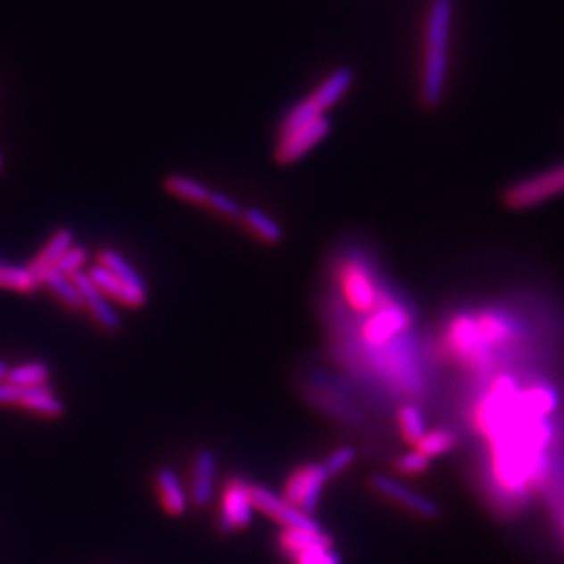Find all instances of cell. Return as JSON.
<instances>
[{
	"mask_svg": "<svg viewBox=\"0 0 564 564\" xmlns=\"http://www.w3.org/2000/svg\"><path fill=\"white\" fill-rule=\"evenodd\" d=\"M413 324L411 311L394 294H389L375 311L368 312V318L360 328V336L369 347L387 345L393 338L404 335Z\"/></svg>",
	"mask_w": 564,
	"mask_h": 564,
	"instance_id": "3957f363",
	"label": "cell"
},
{
	"mask_svg": "<svg viewBox=\"0 0 564 564\" xmlns=\"http://www.w3.org/2000/svg\"><path fill=\"white\" fill-rule=\"evenodd\" d=\"M522 404L527 410L537 417L550 415L557 406V396L548 387H532L522 394Z\"/></svg>",
	"mask_w": 564,
	"mask_h": 564,
	"instance_id": "484cf974",
	"label": "cell"
},
{
	"mask_svg": "<svg viewBox=\"0 0 564 564\" xmlns=\"http://www.w3.org/2000/svg\"><path fill=\"white\" fill-rule=\"evenodd\" d=\"M396 422H398V429L402 433V438L410 442V444H413V446L426 433L424 417H422L420 410L415 406L400 408V411L396 415Z\"/></svg>",
	"mask_w": 564,
	"mask_h": 564,
	"instance_id": "d4e9b609",
	"label": "cell"
},
{
	"mask_svg": "<svg viewBox=\"0 0 564 564\" xmlns=\"http://www.w3.org/2000/svg\"><path fill=\"white\" fill-rule=\"evenodd\" d=\"M319 564H342V557L335 552H328L326 557L319 560Z\"/></svg>",
	"mask_w": 564,
	"mask_h": 564,
	"instance_id": "4dcf8cb0",
	"label": "cell"
},
{
	"mask_svg": "<svg viewBox=\"0 0 564 564\" xmlns=\"http://www.w3.org/2000/svg\"><path fill=\"white\" fill-rule=\"evenodd\" d=\"M88 276L110 300L117 302L120 305L137 309V307H143L146 302V293L134 289L132 286L127 284V281H123L119 276H115L113 272H110L106 267H103L99 263L88 270Z\"/></svg>",
	"mask_w": 564,
	"mask_h": 564,
	"instance_id": "4fadbf2b",
	"label": "cell"
},
{
	"mask_svg": "<svg viewBox=\"0 0 564 564\" xmlns=\"http://www.w3.org/2000/svg\"><path fill=\"white\" fill-rule=\"evenodd\" d=\"M216 473H218V457L212 450L203 448L195 453L194 459V471H192V485H190V501L197 508H207L214 499V486H216Z\"/></svg>",
	"mask_w": 564,
	"mask_h": 564,
	"instance_id": "8fae6325",
	"label": "cell"
},
{
	"mask_svg": "<svg viewBox=\"0 0 564 564\" xmlns=\"http://www.w3.org/2000/svg\"><path fill=\"white\" fill-rule=\"evenodd\" d=\"M279 550L284 552L291 560L298 557L302 552L314 546H331V537L319 532H309L300 528H284L279 534Z\"/></svg>",
	"mask_w": 564,
	"mask_h": 564,
	"instance_id": "e0dca14e",
	"label": "cell"
},
{
	"mask_svg": "<svg viewBox=\"0 0 564 564\" xmlns=\"http://www.w3.org/2000/svg\"><path fill=\"white\" fill-rule=\"evenodd\" d=\"M97 261H99V265L106 267L110 272H113L115 276H119L123 281H127V284L132 286L134 289H137L141 293H146L145 278L139 274V270L123 254H119L117 251H112V249H104V251H101Z\"/></svg>",
	"mask_w": 564,
	"mask_h": 564,
	"instance_id": "d6986e66",
	"label": "cell"
},
{
	"mask_svg": "<svg viewBox=\"0 0 564 564\" xmlns=\"http://www.w3.org/2000/svg\"><path fill=\"white\" fill-rule=\"evenodd\" d=\"M371 485H373V488H375L378 494H382L384 497L391 499L393 502H396V504H400V506L408 508L410 511H413V513H417V515H420V517L435 518V517L440 513L436 502H433V501L422 497L420 494L413 492L411 488L402 486L400 482H396V480H393V478H389V477H386V475H375V477L371 478Z\"/></svg>",
	"mask_w": 564,
	"mask_h": 564,
	"instance_id": "7c38bea8",
	"label": "cell"
},
{
	"mask_svg": "<svg viewBox=\"0 0 564 564\" xmlns=\"http://www.w3.org/2000/svg\"><path fill=\"white\" fill-rule=\"evenodd\" d=\"M356 459V452L351 446H342L336 452H333L328 460L324 462V468L328 471L329 477H336L340 473H344Z\"/></svg>",
	"mask_w": 564,
	"mask_h": 564,
	"instance_id": "83f0119b",
	"label": "cell"
},
{
	"mask_svg": "<svg viewBox=\"0 0 564 564\" xmlns=\"http://www.w3.org/2000/svg\"><path fill=\"white\" fill-rule=\"evenodd\" d=\"M453 446H455L453 433L446 429H435V431L424 433V436L415 444V452H419L420 455L431 460L433 457L448 453Z\"/></svg>",
	"mask_w": 564,
	"mask_h": 564,
	"instance_id": "cb8c5ba5",
	"label": "cell"
},
{
	"mask_svg": "<svg viewBox=\"0 0 564 564\" xmlns=\"http://www.w3.org/2000/svg\"><path fill=\"white\" fill-rule=\"evenodd\" d=\"M251 497L256 510L269 515L272 520H276L278 525H281L284 528L319 532V525L311 515L300 511L298 508L289 504L284 497L272 494L269 488L251 486Z\"/></svg>",
	"mask_w": 564,
	"mask_h": 564,
	"instance_id": "9c48e42d",
	"label": "cell"
},
{
	"mask_svg": "<svg viewBox=\"0 0 564 564\" xmlns=\"http://www.w3.org/2000/svg\"><path fill=\"white\" fill-rule=\"evenodd\" d=\"M8 371H10V366L8 361L0 358V384L6 382V377H8Z\"/></svg>",
	"mask_w": 564,
	"mask_h": 564,
	"instance_id": "1f68e13d",
	"label": "cell"
},
{
	"mask_svg": "<svg viewBox=\"0 0 564 564\" xmlns=\"http://www.w3.org/2000/svg\"><path fill=\"white\" fill-rule=\"evenodd\" d=\"M241 221H244L258 237H261L265 244H270V245H276L281 241V237H284V230H281V227L263 211L260 209H245L244 211V216H241Z\"/></svg>",
	"mask_w": 564,
	"mask_h": 564,
	"instance_id": "7402d4cb",
	"label": "cell"
},
{
	"mask_svg": "<svg viewBox=\"0 0 564 564\" xmlns=\"http://www.w3.org/2000/svg\"><path fill=\"white\" fill-rule=\"evenodd\" d=\"M254 502L251 497V485L244 478L234 477L228 478L227 486L223 488L218 528L223 534H230L236 530H244L251 525Z\"/></svg>",
	"mask_w": 564,
	"mask_h": 564,
	"instance_id": "8992f818",
	"label": "cell"
},
{
	"mask_svg": "<svg viewBox=\"0 0 564 564\" xmlns=\"http://www.w3.org/2000/svg\"><path fill=\"white\" fill-rule=\"evenodd\" d=\"M564 194V165L520 179L504 192V205L511 211L537 207L550 197Z\"/></svg>",
	"mask_w": 564,
	"mask_h": 564,
	"instance_id": "277c9868",
	"label": "cell"
},
{
	"mask_svg": "<svg viewBox=\"0 0 564 564\" xmlns=\"http://www.w3.org/2000/svg\"><path fill=\"white\" fill-rule=\"evenodd\" d=\"M71 278L75 281L85 309L94 316V319L103 329L110 333H117L120 326H123V321H120L117 309L112 305V300L94 284L88 272H77Z\"/></svg>",
	"mask_w": 564,
	"mask_h": 564,
	"instance_id": "30bf717a",
	"label": "cell"
},
{
	"mask_svg": "<svg viewBox=\"0 0 564 564\" xmlns=\"http://www.w3.org/2000/svg\"><path fill=\"white\" fill-rule=\"evenodd\" d=\"M329 119L318 117L307 125L293 129L289 132H281L274 157L279 165H293L300 161L307 152H311L321 139L329 134Z\"/></svg>",
	"mask_w": 564,
	"mask_h": 564,
	"instance_id": "ba28073f",
	"label": "cell"
},
{
	"mask_svg": "<svg viewBox=\"0 0 564 564\" xmlns=\"http://www.w3.org/2000/svg\"><path fill=\"white\" fill-rule=\"evenodd\" d=\"M0 287L19 293H33L38 287V281L33 278L28 267L8 265L0 260Z\"/></svg>",
	"mask_w": 564,
	"mask_h": 564,
	"instance_id": "603a6c76",
	"label": "cell"
},
{
	"mask_svg": "<svg viewBox=\"0 0 564 564\" xmlns=\"http://www.w3.org/2000/svg\"><path fill=\"white\" fill-rule=\"evenodd\" d=\"M38 286L48 287L68 309L71 311H83V300L77 291V286L71 276H66L59 272L57 269H52L38 278Z\"/></svg>",
	"mask_w": 564,
	"mask_h": 564,
	"instance_id": "ac0fdd59",
	"label": "cell"
},
{
	"mask_svg": "<svg viewBox=\"0 0 564 564\" xmlns=\"http://www.w3.org/2000/svg\"><path fill=\"white\" fill-rule=\"evenodd\" d=\"M394 466L400 473H404V475H420L429 468V459L413 450L410 453L400 455Z\"/></svg>",
	"mask_w": 564,
	"mask_h": 564,
	"instance_id": "f546056e",
	"label": "cell"
},
{
	"mask_svg": "<svg viewBox=\"0 0 564 564\" xmlns=\"http://www.w3.org/2000/svg\"><path fill=\"white\" fill-rule=\"evenodd\" d=\"M85 263H87V251L79 245H71L57 261L55 269L66 276H73L80 272V267H83Z\"/></svg>",
	"mask_w": 564,
	"mask_h": 564,
	"instance_id": "f1b7e54d",
	"label": "cell"
},
{
	"mask_svg": "<svg viewBox=\"0 0 564 564\" xmlns=\"http://www.w3.org/2000/svg\"><path fill=\"white\" fill-rule=\"evenodd\" d=\"M452 22V0H433L426 19V46L422 66V101L427 106H436L446 90Z\"/></svg>",
	"mask_w": 564,
	"mask_h": 564,
	"instance_id": "6da1fadb",
	"label": "cell"
},
{
	"mask_svg": "<svg viewBox=\"0 0 564 564\" xmlns=\"http://www.w3.org/2000/svg\"><path fill=\"white\" fill-rule=\"evenodd\" d=\"M155 482L161 502H163L165 510L170 515H183L188 508L190 497L187 495L179 475L172 468H161L155 475Z\"/></svg>",
	"mask_w": 564,
	"mask_h": 564,
	"instance_id": "5bb4252c",
	"label": "cell"
},
{
	"mask_svg": "<svg viewBox=\"0 0 564 564\" xmlns=\"http://www.w3.org/2000/svg\"><path fill=\"white\" fill-rule=\"evenodd\" d=\"M0 169H3V155H0Z\"/></svg>",
	"mask_w": 564,
	"mask_h": 564,
	"instance_id": "d6a6232c",
	"label": "cell"
},
{
	"mask_svg": "<svg viewBox=\"0 0 564 564\" xmlns=\"http://www.w3.org/2000/svg\"><path fill=\"white\" fill-rule=\"evenodd\" d=\"M207 207H211L214 212H218L228 220H241V216H244V211H245L237 203L236 199H232L230 195L218 192V190L211 192Z\"/></svg>",
	"mask_w": 564,
	"mask_h": 564,
	"instance_id": "4316f807",
	"label": "cell"
},
{
	"mask_svg": "<svg viewBox=\"0 0 564 564\" xmlns=\"http://www.w3.org/2000/svg\"><path fill=\"white\" fill-rule=\"evenodd\" d=\"M333 278L344 303L356 314L375 311L391 294L373 260L360 249H349L335 258Z\"/></svg>",
	"mask_w": 564,
	"mask_h": 564,
	"instance_id": "7a4b0ae2",
	"label": "cell"
},
{
	"mask_svg": "<svg viewBox=\"0 0 564 564\" xmlns=\"http://www.w3.org/2000/svg\"><path fill=\"white\" fill-rule=\"evenodd\" d=\"M352 79H354V75L349 68H340V70L333 71L309 97L314 101V104L321 112L326 113L329 108H333L347 94V90L352 85Z\"/></svg>",
	"mask_w": 564,
	"mask_h": 564,
	"instance_id": "2e32d148",
	"label": "cell"
},
{
	"mask_svg": "<svg viewBox=\"0 0 564 564\" xmlns=\"http://www.w3.org/2000/svg\"><path fill=\"white\" fill-rule=\"evenodd\" d=\"M50 377H52V369L46 361L33 360V361H22V364L10 368L6 382L15 384V386L33 387V386H46Z\"/></svg>",
	"mask_w": 564,
	"mask_h": 564,
	"instance_id": "44dd1931",
	"label": "cell"
},
{
	"mask_svg": "<svg viewBox=\"0 0 564 564\" xmlns=\"http://www.w3.org/2000/svg\"><path fill=\"white\" fill-rule=\"evenodd\" d=\"M328 478L329 475L324 464H303L289 475L284 486V499L300 511L311 515L319 504Z\"/></svg>",
	"mask_w": 564,
	"mask_h": 564,
	"instance_id": "5b68a950",
	"label": "cell"
},
{
	"mask_svg": "<svg viewBox=\"0 0 564 564\" xmlns=\"http://www.w3.org/2000/svg\"><path fill=\"white\" fill-rule=\"evenodd\" d=\"M0 406H21L37 415L57 419L64 413V402L46 386H15L10 382L0 384Z\"/></svg>",
	"mask_w": 564,
	"mask_h": 564,
	"instance_id": "52a82bcc",
	"label": "cell"
},
{
	"mask_svg": "<svg viewBox=\"0 0 564 564\" xmlns=\"http://www.w3.org/2000/svg\"><path fill=\"white\" fill-rule=\"evenodd\" d=\"M165 188L169 194L183 201H188V203H194V205H207L211 192H212L205 183H199L192 178L178 176V174L169 176L165 179Z\"/></svg>",
	"mask_w": 564,
	"mask_h": 564,
	"instance_id": "ffe728a7",
	"label": "cell"
},
{
	"mask_svg": "<svg viewBox=\"0 0 564 564\" xmlns=\"http://www.w3.org/2000/svg\"><path fill=\"white\" fill-rule=\"evenodd\" d=\"M73 245V232L68 228H61L57 230L50 239L48 244L45 245V249L40 251L31 263L28 265L29 272L33 274V278L38 281V278L43 276L45 272L55 269L57 261L62 258V254Z\"/></svg>",
	"mask_w": 564,
	"mask_h": 564,
	"instance_id": "9a60e30c",
	"label": "cell"
}]
</instances>
